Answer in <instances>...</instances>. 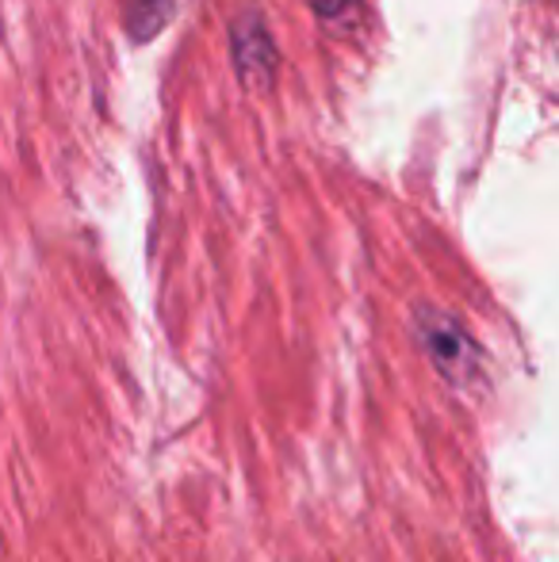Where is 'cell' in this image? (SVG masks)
Here are the masks:
<instances>
[{
	"label": "cell",
	"mask_w": 559,
	"mask_h": 562,
	"mask_svg": "<svg viewBox=\"0 0 559 562\" xmlns=\"http://www.w3.org/2000/svg\"><path fill=\"white\" fill-rule=\"evenodd\" d=\"M414 337H418L433 371H437L452 391L468 394L483 386L487 352L456 314L437 311V306H418V311H414Z\"/></svg>",
	"instance_id": "obj_1"
},
{
	"label": "cell",
	"mask_w": 559,
	"mask_h": 562,
	"mask_svg": "<svg viewBox=\"0 0 559 562\" xmlns=\"http://www.w3.org/2000/svg\"><path fill=\"white\" fill-rule=\"evenodd\" d=\"M180 8V0H127V31L138 43H149L165 23L172 20V12Z\"/></svg>",
	"instance_id": "obj_3"
},
{
	"label": "cell",
	"mask_w": 559,
	"mask_h": 562,
	"mask_svg": "<svg viewBox=\"0 0 559 562\" xmlns=\"http://www.w3.org/2000/svg\"><path fill=\"white\" fill-rule=\"evenodd\" d=\"M234 35V66H238V77L249 85V89H265L277 77V46L269 38V27H265L261 12L249 8L234 20L231 27Z\"/></svg>",
	"instance_id": "obj_2"
},
{
	"label": "cell",
	"mask_w": 559,
	"mask_h": 562,
	"mask_svg": "<svg viewBox=\"0 0 559 562\" xmlns=\"http://www.w3.org/2000/svg\"><path fill=\"white\" fill-rule=\"evenodd\" d=\"M314 8V15H322L326 23H342L345 15L357 8V0H306Z\"/></svg>",
	"instance_id": "obj_4"
}]
</instances>
